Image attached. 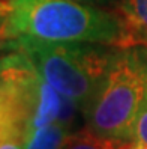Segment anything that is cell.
Returning a JSON list of instances; mask_svg holds the SVG:
<instances>
[{"mask_svg":"<svg viewBox=\"0 0 147 149\" xmlns=\"http://www.w3.org/2000/svg\"><path fill=\"white\" fill-rule=\"evenodd\" d=\"M117 11L128 33V47L147 45V0H119Z\"/></svg>","mask_w":147,"mask_h":149,"instance_id":"4","label":"cell"},{"mask_svg":"<svg viewBox=\"0 0 147 149\" xmlns=\"http://www.w3.org/2000/svg\"><path fill=\"white\" fill-rule=\"evenodd\" d=\"M11 11V2L9 0H0V18H5V17L9 14Z\"/></svg>","mask_w":147,"mask_h":149,"instance_id":"10","label":"cell"},{"mask_svg":"<svg viewBox=\"0 0 147 149\" xmlns=\"http://www.w3.org/2000/svg\"><path fill=\"white\" fill-rule=\"evenodd\" d=\"M2 18L8 39L33 38L51 42H89L128 47V33L119 14L72 0H9Z\"/></svg>","mask_w":147,"mask_h":149,"instance_id":"1","label":"cell"},{"mask_svg":"<svg viewBox=\"0 0 147 149\" xmlns=\"http://www.w3.org/2000/svg\"><path fill=\"white\" fill-rule=\"evenodd\" d=\"M72 2H78V3H84V5H92V6H104V5H110L119 2V0H72Z\"/></svg>","mask_w":147,"mask_h":149,"instance_id":"8","label":"cell"},{"mask_svg":"<svg viewBox=\"0 0 147 149\" xmlns=\"http://www.w3.org/2000/svg\"><path fill=\"white\" fill-rule=\"evenodd\" d=\"M8 44H9V39H8L3 35V29H2V18H0V57L5 53V50L8 48Z\"/></svg>","mask_w":147,"mask_h":149,"instance_id":"9","label":"cell"},{"mask_svg":"<svg viewBox=\"0 0 147 149\" xmlns=\"http://www.w3.org/2000/svg\"><path fill=\"white\" fill-rule=\"evenodd\" d=\"M68 134V125L57 120L32 130L24 140L23 149H62Z\"/></svg>","mask_w":147,"mask_h":149,"instance_id":"5","label":"cell"},{"mask_svg":"<svg viewBox=\"0 0 147 149\" xmlns=\"http://www.w3.org/2000/svg\"><path fill=\"white\" fill-rule=\"evenodd\" d=\"M0 149H23V145L21 143H9V145L0 146Z\"/></svg>","mask_w":147,"mask_h":149,"instance_id":"12","label":"cell"},{"mask_svg":"<svg viewBox=\"0 0 147 149\" xmlns=\"http://www.w3.org/2000/svg\"><path fill=\"white\" fill-rule=\"evenodd\" d=\"M128 142L95 134L89 128L68 134L62 149H125Z\"/></svg>","mask_w":147,"mask_h":149,"instance_id":"6","label":"cell"},{"mask_svg":"<svg viewBox=\"0 0 147 149\" xmlns=\"http://www.w3.org/2000/svg\"><path fill=\"white\" fill-rule=\"evenodd\" d=\"M125 149H147V146H143V145L135 143V142H128Z\"/></svg>","mask_w":147,"mask_h":149,"instance_id":"11","label":"cell"},{"mask_svg":"<svg viewBox=\"0 0 147 149\" xmlns=\"http://www.w3.org/2000/svg\"><path fill=\"white\" fill-rule=\"evenodd\" d=\"M38 74L54 89L86 109L113 63L120 47L89 42H51L15 38Z\"/></svg>","mask_w":147,"mask_h":149,"instance_id":"2","label":"cell"},{"mask_svg":"<svg viewBox=\"0 0 147 149\" xmlns=\"http://www.w3.org/2000/svg\"><path fill=\"white\" fill-rule=\"evenodd\" d=\"M147 95V45L120 47L96 93L84 109L87 128L102 137L131 142Z\"/></svg>","mask_w":147,"mask_h":149,"instance_id":"3","label":"cell"},{"mask_svg":"<svg viewBox=\"0 0 147 149\" xmlns=\"http://www.w3.org/2000/svg\"><path fill=\"white\" fill-rule=\"evenodd\" d=\"M131 142L147 146V95H146L141 107H140V110H138V115L135 118L134 127H132Z\"/></svg>","mask_w":147,"mask_h":149,"instance_id":"7","label":"cell"}]
</instances>
